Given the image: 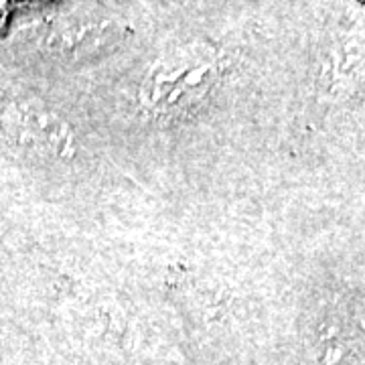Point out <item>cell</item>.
I'll use <instances>...</instances> for the list:
<instances>
[{"mask_svg":"<svg viewBox=\"0 0 365 365\" xmlns=\"http://www.w3.org/2000/svg\"><path fill=\"white\" fill-rule=\"evenodd\" d=\"M215 78L213 63L199 53L185 51L155 66L144 81V102L153 110H179L205 96Z\"/></svg>","mask_w":365,"mask_h":365,"instance_id":"6da1fadb","label":"cell"}]
</instances>
